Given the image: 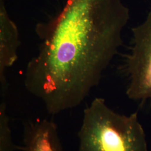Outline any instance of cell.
<instances>
[{
	"instance_id": "cell-1",
	"label": "cell",
	"mask_w": 151,
	"mask_h": 151,
	"mask_svg": "<svg viewBox=\"0 0 151 151\" xmlns=\"http://www.w3.org/2000/svg\"><path fill=\"white\" fill-rule=\"evenodd\" d=\"M129 19L122 0H67L57 16L37 26L38 53L24 73L27 91L52 115L79 106L119 51Z\"/></svg>"
},
{
	"instance_id": "cell-2",
	"label": "cell",
	"mask_w": 151,
	"mask_h": 151,
	"mask_svg": "<svg viewBox=\"0 0 151 151\" xmlns=\"http://www.w3.org/2000/svg\"><path fill=\"white\" fill-rule=\"evenodd\" d=\"M78 151H148L138 114L118 113L96 97L85 109Z\"/></svg>"
},
{
	"instance_id": "cell-3",
	"label": "cell",
	"mask_w": 151,
	"mask_h": 151,
	"mask_svg": "<svg viewBox=\"0 0 151 151\" xmlns=\"http://www.w3.org/2000/svg\"><path fill=\"white\" fill-rule=\"evenodd\" d=\"M132 42L123 70L128 80L126 94L151 105V9L146 19L132 29Z\"/></svg>"
},
{
	"instance_id": "cell-4",
	"label": "cell",
	"mask_w": 151,
	"mask_h": 151,
	"mask_svg": "<svg viewBox=\"0 0 151 151\" xmlns=\"http://www.w3.org/2000/svg\"><path fill=\"white\" fill-rule=\"evenodd\" d=\"M20 45L18 29L9 15L3 0H0L1 99H5L7 93L6 71L15 63L17 59V51Z\"/></svg>"
},
{
	"instance_id": "cell-5",
	"label": "cell",
	"mask_w": 151,
	"mask_h": 151,
	"mask_svg": "<svg viewBox=\"0 0 151 151\" xmlns=\"http://www.w3.org/2000/svg\"><path fill=\"white\" fill-rule=\"evenodd\" d=\"M23 151H64L54 122L47 119L26 122L23 129Z\"/></svg>"
},
{
	"instance_id": "cell-6",
	"label": "cell",
	"mask_w": 151,
	"mask_h": 151,
	"mask_svg": "<svg viewBox=\"0 0 151 151\" xmlns=\"http://www.w3.org/2000/svg\"><path fill=\"white\" fill-rule=\"evenodd\" d=\"M6 104L2 99L0 104V151H15Z\"/></svg>"
}]
</instances>
